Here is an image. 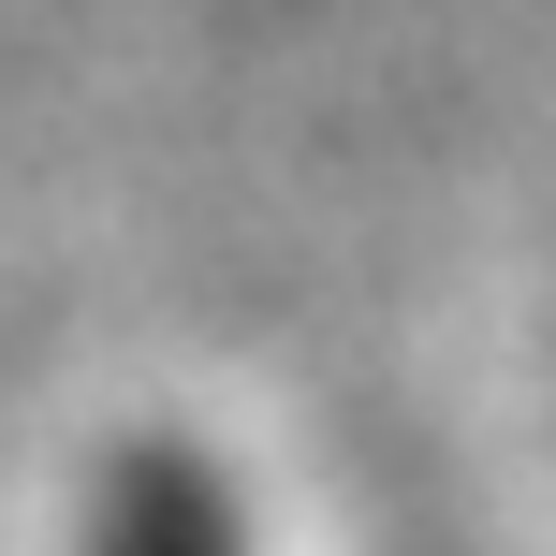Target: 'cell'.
I'll use <instances>...</instances> for the list:
<instances>
[{
  "mask_svg": "<svg viewBox=\"0 0 556 556\" xmlns=\"http://www.w3.org/2000/svg\"><path fill=\"white\" fill-rule=\"evenodd\" d=\"M103 556H235V528H220V498H205L191 454H132V469H117Z\"/></svg>",
  "mask_w": 556,
  "mask_h": 556,
  "instance_id": "obj_1",
  "label": "cell"
}]
</instances>
